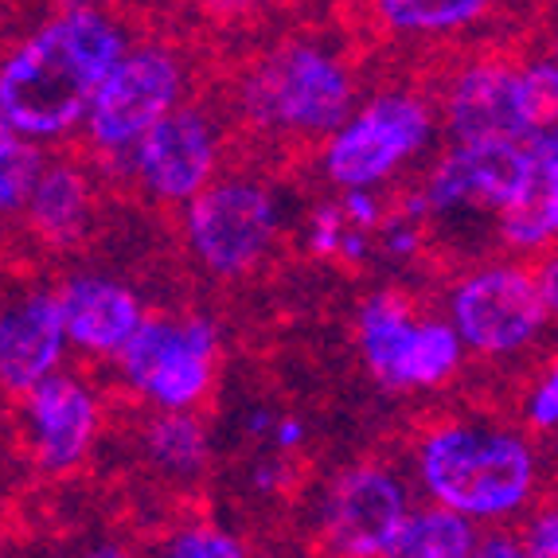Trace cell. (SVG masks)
<instances>
[{
  "label": "cell",
  "instance_id": "1",
  "mask_svg": "<svg viewBox=\"0 0 558 558\" xmlns=\"http://www.w3.org/2000/svg\"><path fill=\"white\" fill-rule=\"evenodd\" d=\"M121 32L90 4L66 9L0 66V118L20 137H59L86 118L121 59Z\"/></svg>",
  "mask_w": 558,
  "mask_h": 558
},
{
  "label": "cell",
  "instance_id": "2",
  "mask_svg": "<svg viewBox=\"0 0 558 558\" xmlns=\"http://www.w3.org/2000/svg\"><path fill=\"white\" fill-rule=\"evenodd\" d=\"M418 469L426 493L446 508L496 520L512 515L535 493V453L520 434L484 426L429 429L418 446Z\"/></svg>",
  "mask_w": 558,
  "mask_h": 558
},
{
  "label": "cell",
  "instance_id": "3",
  "mask_svg": "<svg viewBox=\"0 0 558 558\" xmlns=\"http://www.w3.org/2000/svg\"><path fill=\"white\" fill-rule=\"evenodd\" d=\"M246 110L278 130H340L352 110V75L320 47H286L251 75Z\"/></svg>",
  "mask_w": 558,
  "mask_h": 558
},
{
  "label": "cell",
  "instance_id": "4",
  "mask_svg": "<svg viewBox=\"0 0 558 558\" xmlns=\"http://www.w3.org/2000/svg\"><path fill=\"white\" fill-rule=\"evenodd\" d=\"M429 110L410 94H379L363 113L344 121L325 149L328 180L372 187L426 145Z\"/></svg>",
  "mask_w": 558,
  "mask_h": 558
},
{
  "label": "cell",
  "instance_id": "5",
  "mask_svg": "<svg viewBox=\"0 0 558 558\" xmlns=\"http://www.w3.org/2000/svg\"><path fill=\"white\" fill-rule=\"evenodd\" d=\"M215 344L219 332L211 320H141L130 344L121 348V367L157 407L187 410L211 383Z\"/></svg>",
  "mask_w": 558,
  "mask_h": 558
},
{
  "label": "cell",
  "instance_id": "6",
  "mask_svg": "<svg viewBox=\"0 0 558 558\" xmlns=\"http://www.w3.org/2000/svg\"><path fill=\"white\" fill-rule=\"evenodd\" d=\"M547 301L539 278L515 266H496L465 278L453 293V328L473 352L508 355L543 332Z\"/></svg>",
  "mask_w": 558,
  "mask_h": 558
},
{
  "label": "cell",
  "instance_id": "7",
  "mask_svg": "<svg viewBox=\"0 0 558 558\" xmlns=\"http://www.w3.org/2000/svg\"><path fill=\"white\" fill-rule=\"evenodd\" d=\"M180 98V66L165 51H133L113 63L94 94L86 125L98 149H133Z\"/></svg>",
  "mask_w": 558,
  "mask_h": 558
},
{
  "label": "cell",
  "instance_id": "8",
  "mask_svg": "<svg viewBox=\"0 0 558 558\" xmlns=\"http://www.w3.org/2000/svg\"><path fill=\"white\" fill-rule=\"evenodd\" d=\"M274 239V204L258 184L227 180L204 187L187 207V242L211 274L239 278Z\"/></svg>",
  "mask_w": 558,
  "mask_h": 558
},
{
  "label": "cell",
  "instance_id": "9",
  "mask_svg": "<svg viewBox=\"0 0 558 558\" xmlns=\"http://www.w3.org/2000/svg\"><path fill=\"white\" fill-rule=\"evenodd\" d=\"M407 515L402 484L379 465L344 469L325 496V531L340 555H395Z\"/></svg>",
  "mask_w": 558,
  "mask_h": 558
},
{
  "label": "cell",
  "instance_id": "10",
  "mask_svg": "<svg viewBox=\"0 0 558 558\" xmlns=\"http://www.w3.org/2000/svg\"><path fill=\"white\" fill-rule=\"evenodd\" d=\"M531 172V153L523 141H476V145H457L426 184L429 211H461V207H493L500 211L508 199L520 192Z\"/></svg>",
  "mask_w": 558,
  "mask_h": 558
},
{
  "label": "cell",
  "instance_id": "11",
  "mask_svg": "<svg viewBox=\"0 0 558 558\" xmlns=\"http://www.w3.org/2000/svg\"><path fill=\"white\" fill-rule=\"evenodd\" d=\"M137 177L157 199H192L215 172V137L199 113H168L133 145Z\"/></svg>",
  "mask_w": 558,
  "mask_h": 558
},
{
  "label": "cell",
  "instance_id": "12",
  "mask_svg": "<svg viewBox=\"0 0 558 558\" xmlns=\"http://www.w3.org/2000/svg\"><path fill=\"white\" fill-rule=\"evenodd\" d=\"M66 348L63 305L51 293H32L0 313V387L28 395L56 375Z\"/></svg>",
  "mask_w": 558,
  "mask_h": 558
},
{
  "label": "cell",
  "instance_id": "13",
  "mask_svg": "<svg viewBox=\"0 0 558 558\" xmlns=\"http://www.w3.org/2000/svg\"><path fill=\"white\" fill-rule=\"evenodd\" d=\"M28 418L36 429L39 461L56 473L78 465L98 434V407L90 391L66 375H47L39 387H32Z\"/></svg>",
  "mask_w": 558,
  "mask_h": 558
},
{
  "label": "cell",
  "instance_id": "14",
  "mask_svg": "<svg viewBox=\"0 0 558 558\" xmlns=\"http://www.w3.org/2000/svg\"><path fill=\"white\" fill-rule=\"evenodd\" d=\"M515 86H520V71L504 59L465 66L446 102L457 145L515 137Z\"/></svg>",
  "mask_w": 558,
  "mask_h": 558
},
{
  "label": "cell",
  "instance_id": "15",
  "mask_svg": "<svg viewBox=\"0 0 558 558\" xmlns=\"http://www.w3.org/2000/svg\"><path fill=\"white\" fill-rule=\"evenodd\" d=\"M59 305H63L66 340L98 355H121V348L130 344V336L145 320L133 289L110 278H75L59 293Z\"/></svg>",
  "mask_w": 558,
  "mask_h": 558
},
{
  "label": "cell",
  "instance_id": "16",
  "mask_svg": "<svg viewBox=\"0 0 558 558\" xmlns=\"http://www.w3.org/2000/svg\"><path fill=\"white\" fill-rule=\"evenodd\" d=\"M500 231L515 251H539L558 239V160L531 153V172L500 207Z\"/></svg>",
  "mask_w": 558,
  "mask_h": 558
},
{
  "label": "cell",
  "instance_id": "17",
  "mask_svg": "<svg viewBox=\"0 0 558 558\" xmlns=\"http://www.w3.org/2000/svg\"><path fill=\"white\" fill-rule=\"evenodd\" d=\"M32 227L44 234L47 242L66 246L86 231V215H90V187L78 177L75 168L56 165L39 177L36 192L28 199Z\"/></svg>",
  "mask_w": 558,
  "mask_h": 558
},
{
  "label": "cell",
  "instance_id": "18",
  "mask_svg": "<svg viewBox=\"0 0 558 558\" xmlns=\"http://www.w3.org/2000/svg\"><path fill=\"white\" fill-rule=\"evenodd\" d=\"M410 336H414V317H410L407 298L395 293V289L375 293V298L360 308L363 360H367V367H372L383 387H391L395 367H399L402 352H407Z\"/></svg>",
  "mask_w": 558,
  "mask_h": 558
},
{
  "label": "cell",
  "instance_id": "19",
  "mask_svg": "<svg viewBox=\"0 0 558 558\" xmlns=\"http://www.w3.org/2000/svg\"><path fill=\"white\" fill-rule=\"evenodd\" d=\"M515 137L535 157L558 160V63H531L520 71Z\"/></svg>",
  "mask_w": 558,
  "mask_h": 558
},
{
  "label": "cell",
  "instance_id": "20",
  "mask_svg": "<svg viewBox=\"0 0 558 558\" xmlns=\"http://www.w3.org/2000/svg\"><path fill=\"white\" fill-rule=\"evenodd\" d=\"M461 363V332L441 320H426L414 325L407 352H402L399 367H395L391 387L395 391H418V387H438Z\"/></svg>",
  "mask_w": 558,
  "mask_h": 558
},
{
  "label": "cell",
  "instance_id": "21",
  "mask_svg": "<svg viewBox=\"0 0 558 558\" xmlns=\"http://www.w3.org/2000/svg\"><path fill=\"white\" fill-rule=\"evenodd\" d=\"M476 527L473 515L457 508H429V512L407 515L395 555L402 558H465L476 555Z\"/></svg>",
  "mask_w": 558,
  "mask_h": 558
},
{
  "label": "cell",
  "instance_id": "22",
  "mask_svg": "<svg viewBox=\"0 0 558 558\" xmlns=\"http://www.w3.org/2000/svg\"><path fill=\"white\" fill-rule=\"evenodd\" d=\"M493 0H379V16L395 32H414V36H438L457 32L484 16Z\"/></svg>",
  "mask_w": 558,
  "mask_h": 558
},
{
  "label": "cell",
  "instance_id": "23",
  "mask_svg": "<svg viewBox=\"0 0 558 558\" xmlns=\"http://www.w3.org/2000/svg\"><path fill=\"white\" fill-rule=\"evenodd\" d=\"M149 453L172 473H196L207 457V438L184 410H168L149 429Z\"/></svg>",
  "mask_w": 558,
  "mask_h": 558
},
{
  "label": "cell",
  "instance_id": "24",
  "mask_svg": "<svg viewBox=\"0 0 558 558\" xmlns=\"http://www.w3.org/2000/svg\"><path fill=\"white\" fill-rule=\"evenodd\" d=\"M39 149L28 145V137L20 141L12 137L4 149H0V215H12V211H24L36 192L39 177H44V168H39Z\"/></svg>",
  "mask_w": 558,
  "mask_h": 558
},
{
  "label": "cell",
  "instance_id": "25",
  "mask_svg": "<svg viewBox=\"0 0 558 558\" xmlns=\"http://www.w3.org/2000/svg\"><path fill=\"white\" fill-rule=\"evenodd\" d=\"M168 555H177V558H239L242 543L219 527H187L168 543Z\"/></svg>",
  "mask_w": 558,
  "mask_h": 558
},
{
  "label": "cell",
  "instance_id": "26",
  "mask_svg": "<svg viewBox=\"0 0 558 558\" xmlns=\"http://www.w3.org/2000/svg\"><path fill=\"white\" fill-rule=\"evenodd\" d=\"M527 426L531 429H558V355L550 360L547 375L539 379V387L527 399Z\"/></svg>",
  "mask_w": 558,
  "mask_h": 558
},
{
  "label": "cell",
  "instance_id": "27",
  "mask_svg": "<svg viewBox=\"0 0 558 558\" xmlns=\"http://www.w3.org/2000/svg\"><path fill=\"white\" fill-rule=\"evenodd\" d=\"M523 547L531 558H558V508L531 520V527L523 531Z\"/></svg>",
  "mask_w": 558,
  "mask_h": 558
},
{
  "label": "cell",
  "instance_id": "28",
  "mask_svg": "<svg viewBox=\"0 0 558 558\" xmlns=\"http://www.w3.org/2000/svg\"><path fill=\"white\" fill-rule=\"evenodd\" d=\"M340 242H344V211H336V207L317 211V219H313V251L336 254Z\"/></svg>",
  "mask_w": 558,
  "mask_h": 558
},
{
  "label": "cell",
  "instance_id": "29",
  "mask_svg": "<svg viewBox=\"0 0 558 558\" xmlns=\"http://www.w3.org/2000/svg\"><path fill=\"white\" fill-rule=\"evenodd\" d=\"M344 215H352V219L360 227H372L375 223V204H372V196H367L363 187H352V192H348V199H344Z\"/></svg>",
  "mask_w": 558,
  "mask_h": 558
},
{
  "label": "cell",
  "instance_id": "30",
  "mask_svg": "<svg viewBox=\"0 0 558 558\" xmlns=\"http://www.w3.org/2000/svg\"><path fill=\"white\" fill-rule=\"evenodd\" d=\"M539 289H543V301H547V313L558 320V258L543 266V274H539Z\"/></svg>",
  "mask_w": 558,
  "mask_h": 558
},
{
  "label": "cell",
  "instance_id": "31",
  "mask_svg": "<svg viewBox=\"0 0 558 558\" xmlns=\"http://www.w3.org/2000/svg\"><path fill=\"white\" fill-rule=\"evenodd\" d=\"M476 555H488V558H515V555H527V547L523 543H508V535H488V543H481L476 547Z\"/></svg>",
  "mask_w": 558,
  "mask_h": 558
},
{
  "label": "cell",
  "instance_id": "32",
  "mask_svg": "<svg viewBox=\"0 0 558 558\" xmlns=\"http://www.w3.org/2000/svg\"><path fill=\"white\" fill-rule=\"evenodd\" d=\"M211 12H242V9H251L254 0H204Z\"/></svg>",
  "mask_w": 558,
  "mask_h": 558
},
{
  "label": "cell",
  "instance_id": "33",
  "mask_svg": "<svg viewBox=\"0 0 558 558\" xmlns=\"http://www.w3.org/2000/svg\"><path fill=\"white\" fill-rule=\"evenodd\" d=\"M298 441H301L298 422H286V426H278V446H298Z\"/></svg>",
  "mask_w": 558,
  "mask_h": 558
},
{
  "label": "cell",
  "instance_id": "34",
  "mask_svg": "<svg viewBox=\"0 0 558 558\" xmlns=\"http://www.w3.org/2000/svg\"><path fill=\"white\" fill-rule=\"evenodd\" d=\"M12 137H16V133H12V125L4 118H0V149H4V145H9Z\"/></svg>",
  "mask_w": 558,
  "mask_h": 558
},
{
  "label": "cell",
  "instance_id": "35",
  "mask_svg": "<svg viewBox=\"0 0 558 558\" xmlns=\"http://www.w3.org/2000/svg\"><path fill=\"white\" fill-rule=\"evenodd\" d=\"M555 63H558V36H555Z\"/></svg>",
  "mask_w": 558,
  "mask_h": 558
}]
</instances>
